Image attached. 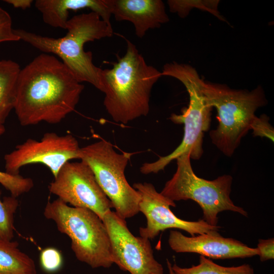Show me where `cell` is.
<instances>
[{
  "label": "cell",
  "mask_w": 274,
  "mask_h": 274,
  "mask_svg": "<svg viewBox=\"0 0 274 274\" xmlns=\"http://www.w3.org/2000/svg\"><path fill=\"white\" fill-rule=\"evenodd\" d=\"M84 86L55 56L42 53L19 72L14 109L20 124L60 122L73 112Z\"/></svg>",
  "instance_id": "obj_1"
},
{
  "label": "cell",
  "mask_w": 274,
  "mask_h": 274,
  "mask_svg": "<svg viewBox=\"0 0 274 274\" xmlns=\"http://www.w3.org/2000/svg\"><path fill=\"white\" fill-rule=\"evenodd\" d=\"M126 42L125 54L102 72L105 109L113 121L125 124L148 115L151 90L162 76L132 43Z\"/></svg>",
  "instance_id": "obj_2"
},
{
  "label": "cell",
  "mask_w": 274,
  "mask_h": 274,
  "mask_svg": "<svg viewBox=\"0 0 274 274\" xmlns=\"http://www.w3.org/2000/svg\"><path fill=\"white\" fill-rule=\"evenodd\" d=\"M65 29L66 35L58 38L21 29L14 31L20 40L45 53L57 55L80 82H88L102 92V70L94 64L91 52H85L84 45L88 42L111 37L113 33L111 24L91 11L69 19Z\"/></svg>",
  "instance_id": "obj_3"
},
{
  "label": "cell",
  "mask_w": 274,
  "mask_h": 274,
  "mask_svg": "<svg viewBox=\"0 0 274 274\" xmlns=\"http://www.w3.org/2000/svg\"><path fill=\"white\" fill-rule=\"evenodd\" d=\"M162 74L180 81L188 93V106L182 110L181 114L173 113L169 117L173 123L184 125V135L180 144L172 152L155 161L143 164L140 172L144 175L164 170L172 161L184 154H189L190 159H199L203 153L204 134L211 125L213 108L207 102L201 88L203 79L196 69L188 64L174 61L164 65Z\"/></svg>",
  "instance_id": "obj_4"
},
{
  "label": "cell",
  "mask_w": 274,
  "mask_h": 274,
  "mask_svg": "<svg viewBox=\"0 0 274 274\" xmlns=\"http://www.w3.org/2000/svg\"><path fill=\"white\" fill-rule=\"evenodd\" d=\"M201 88L207 102L217 112L218 125L209 133L211 142L231 157L250 130L256 111L268 103L264 89L260 85L252 90L234 89L203 79Z\"/></svg>",
  "instance_id": "obj_5"
},
{
  "label": "cell",
  "mask_w": 274,
  "mask_h": 274,
  "mask_svg": "<svg viewBox=\"0 0 274 274\" xmlns=\"http://www.w3.org/2000/svg\"><path fill=\"white\" fill-rule=\"evenodd\" d=\"M44 215L55 223L60 232L69 237L78 260L93 268H109L114 264L107 229L93 211L70 207L57 198L48 201Z\"/></svg>",
  "instance_id": "obj_6"
},
{
  "label": "cell",
  "mask_w": 274,
  "mask_h": 274,
  "mask_svg": "<svg viewBox=\"0 0 274 274\" xmlns=\"http://www.w3.org/2000/svg\"><path fill=\"white\" fill-rule=\"evenodd\" d=\"M177 169L164 185L161 193L175 201L192 200L198 204L203 220L208 224L217 226L219 213L229 211L247 217L248 213L236 206L230 195L233 178L223 175L213 180L201 178L194 173L190 156L184 154L176 159Z\"/></svg>",
  "instance_id": "obj_7"
},
{
  "label": "cell",
  "mask_w": 274,
  "mask_h": 274,
  "mask_svg": "<svg viewBox=\"0 0 274 274\" xmlns=\"http://www.w3.org/2000/svg\"><path fill=\"white\" fill-rule=\"evenodd\" d=\"M132 154L117 152L109 142L101 139L81 147L79 159L86 163L110 200L115 212L125 220L139 212L140 196L127 182L125 170Z\"/></svg>",
  "instance_id": "obj_8"
},
{
  "label": "cell",
  "mask_w": 274,
  "mask_h": 274,
  "mask_svg": "<svg viewBox=\"0 0 274 274\" xmlns=\"http://www.w3.org/2000/svg\"><path fill=\"white\" fill-rule=\"evenodd\" d=\"M80 148L77 140L71 134L59 135L46 132L41 140L28 139L6 154L5 172L17 175L25 165L41 163L47 167L55 178L66 163L79 159Z\"/></svg>",
  "instance_id": "obj_9"
},
{
  "label": "cell",
  "mask_w": 274,
  "mask_h": 274,
  "mask_svg": "<svg viewBox=\"0 0 274 274\" xmlns=\"http://www.w3.org/2000/svg\"><path fill=\"white\" fill-rule=\"evenodd\" d=\"M48 189L65 203L89 209L101 220L113 208L90 167L81 160L66 163L50 183Z\"/></svg>",
  "instance_id": "obj_10"
},
{
  "label": "cell",
  "mask_w": 274,
  "mask_h": 274,
  "mask_svg": "<svg viewBox=\"0 0 274 274\" xmlns=\"http://www.w3.org/2000/svg\"><path fill=\"white\" fill-rule=\"evenodd\" d=\"M102 221L110 237L113 263L130 274H163V267L154 258L150 240L135 236L125 220L111 210Z\"/></svg>",
  "instance_id": "obj_11"
},
{
  "label": "cell",
  "mask_w": 274,
  "mask_h": 274,
  "mask_svg": "<svg viewBox=\"0 0 274 274\" xmlns=\"http://www.w3.org/2000/svg\"><path fill=\"white\" fill-rule=\"evenodd\" d=\"M133 187L140 196L139 212L147 219L146 226L139 229L142 237L152 239L161 231L171 228L185 231L191 236L217 232L221 228L208 224L202 219L189 221L177 217L170 209V207H176L175 201L157 192L151 183H136Z\"/></svg>",
  "instance_id": "obj_12"
},
{
  "label": "cell",
  "mask_w": 274,
  "mask_h": 274,
  "mask_svg": "<svg viewBox=\"0 0 274 274\" xmlns=\"http://www.w3.org/2000/svg\"><path fill=\"white\" fill-rule=\"evenodd\" d=\"M168 245L176 253H193L214 259L244 258L258 255L257 248H252L232 238L221 236L218 231L190 237L180 231L171 230Z\"/></svg>",
  "instance_id": "obj_13"
},
{
  "label": "cell",
  "mask_w": 274,
  "mask_h": 274,
  "mask_svg": "<svg viewBox=\"0 0 274 274\" xmlns=\"http://www.w3.org/2000/svg\"><path fill=\"white\" fill-rule=\"evenodd\" d=\"M111 4L115 19L131 22L139 38L149 29L160 27L169 20L161 0H111Z\"/></svg>",
  "instance_id": "obj_14"
},
{
  "label": "cell",
  "mask_w": 274,
  "mask_h": 274,
  "mask_svg": "<svg viewBox=\"0 0 274 274\" xmlns=\"http://www.w3.org/2000/svg\"><path fill=\"white\" fill-rule=\"evenodd\" d=\"M35 6L42 14L44 22L54 27L65 29L69 11L85 8L90 9L111 24V0H37Z\"/></svg>",
  "instance_id": "obj_15"
},
{
  "label": "cell",
  "mask_w": 274,
  "mask_h": 274,
  "mask_svg": "<svg viewBox=\"0 0 274 274\" xmlns=\"http://www.w3.org/2000/svg\"><path fill=\"white\" fill-rule=\"evenodd\" d=\"M19 65L12 60H0V135L11 111L14 109Z\"/></svg>",
  "instance_id": "obj_16"
},
{
  "label": "cell",
  "mask_w": 274,
  "mask_h": 274,
  "mask_svg": "<svg viewBox=\"0 0 274 274\" xmlns=\"http://www.w3.org/2000/svg\"><path fill=\"white\" fill-rule=\"evenodd\" d=\"M18 246L16 241L0 238V274H37L34 261Z\"/></svg>",
  "instance_id": "obj_17"
},
{
  "label": "cell",
  "mask_w": 274,
  "mask_h": 274,
  "mask_svg": "<svg viewBox=\"0 0 274 274\" xmlns=\"http://www.w3.org/2000/svg\"><path fill=\"white\" fill-rule=\"evenodd\" d=\"M199 259V264L196 265L181 267L174 263L172 268L175 274H254L253 268L248 264L226 267L203 256L200 255Z\"/></svg>",
  "instance_id": "obj_18"
},
{
  "label": "cell",
  "mask_w": 274,
  "mask_h": 274,
  "mask_svg": "<svg viewBox=\"0 0 274 274\" xmlns=\"http://www.w3.org/2000/svg\"><path fill=\"white\" fill-rule=\"evenodd\" d=\"M169 11L182 18L187 17L193 8L208 12L219 19L225 21L218 11V0H169L167 2Z\"/></svg>",
  "instance_id": "obj_19"
},
{
  "label": "cell",
  "mask_w": 274,
  "mask_h": 274,
  "mask_svg": "<svg viewBox=\"0 0 274 274\" xmlns=\"http://www.w3.org/2000/svg\"><path fill=\"white\" fill-rule=\"evenodd\" d=\"M0 190V238L12 241L14 237V214L19 206L17 198L12 196L1 199Z\"/></svg>",
  "instance_id": "obj_20"
},
{
  "label": "cell",
  "mask_w": 274,
  "mask_h": 274,
  "mask_svg": "<svg viewBox=\"0 0 274 274\" xmlns=\"http://www.w3.org/2000/svg\"><path fill=\"white\" fill-rule=\"evenodd\" d=\"M0 184L16 198L29 192L33 187V182L30 178L21 175H13L0 171Z\"/></svg>",
  "instance_id": "obj_21"
},
{
  "label": "cell",
  "mask_w": 274,
  "mask_h": 274,
  "mask_svg": "<svg viewBox=\"0 0 274 274\" xmlns=\"http://www.w3.org/2000/svg\"><path fill=\"white\" fill-rule=\"evenodd\" d=\"M40 262L42 269L46 272L53 273L57 271L63 264L60 252L53 247H48L42 251Z\"/></svg>",
  "instance_id": "obj_22"
},
{
  "label": "cell",
  "mask_w": 274,
  "mask_h": 274,
  "mask_svg": "<svg viewBox=\"0 0 274 274\" xmlns=\"http://www.w3.org/2000/svg\"><path fill=\"white\" fill-rule=\"evenodd\" d=\"M254 136L266 138L273 142L274 128L269 123V117L265 114L255 116L250 126Z\"/></svg>",
  "instance_id": "obj_23"
},
{
  "label": "cell",
  "mask_w": 274,
  "mask_h": 274,
  "mask_svg": "<svg viewBox=\"0 0 274 274\" xmlns=\"http://www.w3.org/2000/svg\"><path fill=\"white\" fill-rule=\"evenodd\" d=\"M12 24L10 14L0 7V43L20 40V38L15 33Z\"/></svg>",
  "instance_id": "obj_24"
},
{
  "label": "cell",
  "mask_w": 274,
  "mask_h": 274,
  "mask_svg": "<svg viewBox=\"0 0 274 274\" xmlns=\"http://www.w3.org/2000/svg\"><path fill=\"white\" fill-rule=\"evenodd\" d=\"M258 256L261 261L273 259L274 258V239H259L257 247Z\"/></svg>",
  "instance_id": "obj_25"
},
{
  "label": "cell",
  "mask_w": 274,
  "mask_h": 274,
  "mask_svg": "<svg viewBox=\"0 0 274 274\" xmlns=\"http://www.w3.org/2000/svg\"><path fill=\"white\" fill-rule=\"evenodd\" d=\"M6 3L12 5L16 8L25 10L30 7L33 1L32 0H5Z\"/></svg>",
  "instance_id": "obj_26"
},
{
  "label": "cell",
  "mask_w": 274,
  "mask_h": 274,
  "mask_svg": "<svg viewBox=\"0 0 274 274\" xmlns=\"http://www.w3.org/2000/svg\"><path fill=\"white\" fill-rule=\"evenodd\" d=\"M166 263L168 270V274H175L172 268V264L168 259H166Z\"/></svg>",
  "instance_id": "obj_27"
}]
</instances>
